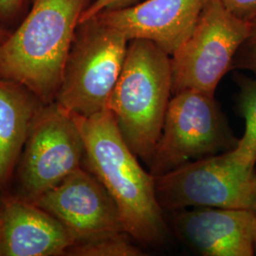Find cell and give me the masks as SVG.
I'll use <instances>...</instances> for the list:
<instances>
[{"mask_svg":"<svg viewBox=\"0 0 256 256\" xmlns=\"http://www.w3.org/2000/svg\"><path fill=\"white\" fill-rule=\"evenodd\" d=\"M26 2L27 0H0V21H9L16 18Z\"/></svg>","mask_w":256,"mask_h":256,"instance_id":"19","label":"cell"},{"mask_svg":"<svg viewBox=\"0 0 256 256\" xmlns=\"http://www.w3.org/2000/svg\"><path fill=\"white\" fill-rule=\"evenodd\" d=\"M172 93L171 55L146 39L129 41L108 110L135 155L149 162Z\"/></svg>","mask_w":256,"mask_h":256,"instance_id":"3","label":"cell"},{"mask_svg":"<svg viewBox=\"0 0 256 256\" xmlns=\"http://www.w3.org/2000/svg\"><path fill=\"white\" fill-rule=\"evenodd\" d=\"M32 202L59 220L75 244L126 232L116 202L82 167Z\"/></svg>","mask_w":256,"mask_h":256,"instance_id":"9","label":"cell"},{"mask_svg":"<svg viewBox=\"0 0 256 256\" xmlns=\"http://www.w3.org/2000/svg\"><path fill=\"white\" fill-rule=\"evenodd\" d=\"M238 18L247 22L256 20V0H220Z\"/></svg>","mask_w":256,"mask_h":256,"instance_id":"17","label":"cell"},{"mask_svg":"<svg viewBox=\"0 0 256 256\" xmlns=\"http://www.w3.org/2000/svg\"><path fill=\"white\" fill-rule=\"evenodd\" d=\"M156 194L166 210L210 207L256 212L254 167L236 162L230 151L196 160L156 176Z\"/></svg>","mask_w":256,"mask_h":256,"instance_id":"6","label":"cell"},{"mask_svg":"<svg viewBox=\"0 0 256 256\" xmlns=\"http://www.w3.org/2000/svg\"><path fill=\"white\" fill-rule=\"evenodd\" d=\"M8 34H9V32L4 28L2 27V25L0 23V44L4 41V39L6 37L8 36Z\"/></svg>","mask_w":256,"mask_h":256,"instance_id":"20","label":"cell"},{"mask_svg":"<svg viewBox=\"0 0 256 256\" xmlns=\"http://www.w3.org/2000/svg\"><path fill=\"white\" fill-rule=\"evenodd\" d=\"M208 0H146L98 16L129 41L149 40L173 55L192 34Z\"/></svg>","mask_w":256,"mask_h":256,"instance_id":"10","label":"cell"},{"mask_svg":"<svg viewBox=\"0 0 256 256\" xmlns=\"http://www.w3.org/2000/svg\"><path fill=\"white\" fill-rule=\"evenodd\" d=\"M246 70L256 74V20L252 22L250 32L239 46L232 70Z\"/></svg>","mask_w":256,"mask_h":256,"instance_id":"16","label":"cell"},{"mask_svg":"<svg viewBox=\"0 0 256 256\" xmlns=\"http://www.w3.org/2000/svg\"><path fill=\"white\" fill-rule=\"evenodd\" d=\"M250 27L220 0H208L192 34L171 55L172 93L196 90L214 94Z\"/></svg>","mask_w":256,"mask_h":256,"instance_id":"7","label":"cell"},{"mask_svg":"<svg viewBox=\"0 0 256 256\" xmlns=\"http://www.w3.org/2000/svg\"><path fill=\"white\" fill-rule=\"evenodd\" d=\"M126 232L98 238L92 241L76 243L66 252L74 256H144L138 248L134 246Z\"/></svg>","mask_w":256,"mask_h":256,"instance_id":"15","label":"cell"},{"mask_svg":"<svg viewBox=\"0 0 256 256\" xmlns=\"http://www.w3.org/2000/svg\"><path fill=\"white\" fill-rule=\"evenodd\" d=\"M75 244L64 225L23 198H6L0 208V256L66 254Z\"/></svg>","mask_w":256,"mask_h":256,"instance_id":"12","label":"cell"},{"mask_svg":"<svg viewBox=\"0 0 256 256\" xmlns=\"http://www.w3.org/2000/svg\"><path fill=\"white\" fill-rule=\"evenodd\" d=\"M240 92L238 108L244 117L246 128L238 146L230 151L232 158L240 164L254 167L256 164V80L245 76L236 79Z\"/></svg>","mask_w":256,"mask_h":256,"instance_id":"14","label":"cell"},{"mask_svg":"<svg viewBox=\"0 0 256 256\" xmlns=\"http://www.w3.org/2000/svg\"><path fill=\"white\" fill-rule=\"evenodd\" d=\"M82 133L74 115L55 102L38 108L20 156L22 198L34 202L81 167Z\"/></svg>","mask_w":256,"mask_h":256,"instance_id":"8","label":"cell"},{"mask_svg":"<svg viewBox=\"0 0 256 256\" xmlns=\"http://www.w3.org/2000/svg\"><path fill=\"white\" fill-rule=\"evenodd\" d=\"M74 116L82 133L88 170L116 202L126 232L144 244L162 243L166 225L155 178L138 162L113 113L106 110L90 117Z\"/></svg>","mask_w":256,"mask_h":256,"instance_id":"1","label":"cell"},{"mask_svg":"<svg viewBox=\"0 0 256 256\" xmlns=\"http://www.w3.org/2000/svg\"><path fill=\"white\" fill-rule=\"evenodd\" d=\"M93 0H34L18 27L0 44V78L45 104L55 101L84 12Z\"/></svg>","mask_w":256,"mask_h":256,"instance_id":"2","label":"cell"},{"mask_svg":"<svg viewBox=\"0 0 256 256\" xmlns=\"http://www.w3.org/2000/svg\"><path fill=\"white\" fill-rule=\"evenodd\" d=\"M138 0H93L84 12L80 22L94 18L104 10L122 9L136 4Z\"/></svg>","mask_w":256,"mask_h":256,"instance_id":"18","label":"cell"},{"mask_svg":"<svg viewBox=\"0 0 256 256\" xmlns=\"http://www.w3.org/2000/svg\"><path fill=\"white\" fill-rule=\"evenodd\" d=\"M254 254L256 256V238H254Z\"/></svg>","mask_w":256,"mask_h":256,"instance_id":"21","label":"cell"},{"mask_svg":"<svg viewBox=\"0 0 256 256\" xmlns=\"http://www.w3.org/2000/svg\"><path fill=\"white\" fill-rule=\"evenodd\" d=\"M129 40L98 16L80 22L55 102L72 115L108 110L126 60Z\"/></svg>","mask_w":256,"mask_h":256,"instance_id":"4","label":"cell"},{"mask_svg":"<svg viewBox=\"0 0 256 256\" xmlns=\"http://www.w3.org/2000/svg\"><path fill=\"white\" fill-rule=\"evenodd\" d=\"M174 95L148 162L154 178L192 160L230 151L238 144L214 94L185 90Z\"/></svg>","mask_w":256,"mask_h":256,"instance_id":"5","label":"cell"},{"mask_svg":"<svg viewBox=\"0 0 256 256\" xmlns=\"http://www.w3.org/2000/svg\"><path fill=\"white\" fill-rule=\"evenodd\" d=\"M173 227L182 243L198 254L254 256V210L210 207L174 210Z\"/></svg>","mask_w":256,"mask_h":256,"instance_id":"11","label":"cell"},{"mask_svg":"<svg viewBox=\"0 0 256 256\" xmlns=\"http://www.w3.org/2000/svg\"><path fill=\"white\" fill-rule=\"evenodd\" d=\"M38 101L23 86L0 78V189L22 154Z\"/></svg>","mask_w":256,"mask_h":256,"instance_id":"13","label":"cell"}]
</instances>
